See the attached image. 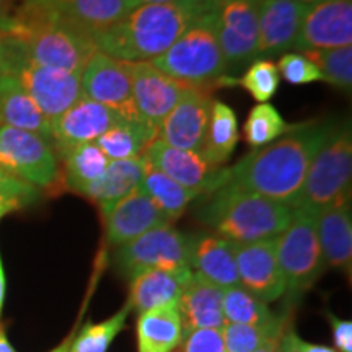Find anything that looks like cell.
<instances>
[{
	"label": "cell",
	"mask_w": 352,
	"mask_h": 352,
	"mask_svg": "<svg viewBox=\"0 0 352 352\" xmlns=\"http://www.w3.org/2000/svg\"><path fill=\"white\" fill-rule=\"evenodd\" d=\"M333 121L297 124L283 139L259 147L226 171V183L256 192L294 209L315 153L328 138Z\"/></svg>",
	"instance_id": "6da1fadb"
},
{
	"label": "cell",
	"mask_w": 352,
	"mask_h": 352,
	"mask_svg": "<svg viewBox=\"0 0 352 352\" xmlns=\"http://www.w3.org/2000/svg\"><path fill=\"white\" fill-rule=\"evenodd\" d=\"M219 0H175L134 7L109 28L91 33L96 50L127 63H151L162 56Z\"/></svg>",
	"instance_id": "7a4b0ae2"
},
{
	"label": "cell",
	"mask_w": 352,
	"mask_h": 352,
	"mask_svg": "<svg viewBox=\"0 0 352 352\" xmlns=\"http://www.w3.org/2000/svg\"><path fill=\"white\" fill-rule=\"evenodd\" d=\"M0 32L20 39L33 63L82 74L96 46L90 33L36 3L23 2L15 15L6 16Z\"/></svg>",
	"instance_id": "3957f363"
},
{
	"label": "cell",
	"mask_w": 352,
	"mask_h": 352,
	"mask_svg": "<svg viewBox=\"0 0 352 352\" xmlns=\"http://www.w3.org/2000/svg\"><path fill=\"white\" fill-rule=\"evenodd\" d=\"M206 196L197 220L235 245L276 239L292 219L287 206L232 184H222Z\"/></svg>",
	"instance_id": "277c9868"
},
{
	"label": "cell",
	"mask_w": 352,
	"mask_h": 352,
	"mask_svg": "<svg viewBox=\"0 0 352 352\" xmlns=\"http://www.w3.org/2000/svg\"><path fill=\"white\" fill-rule=\"evenodd\" d=\"M151 64L191 87L212 90L220 85V80L227 77V67L219 43L217 8L199 16Z\"/></svg>",
	"instance_id": "5b68a950"
},
{
	"label": "cell",
	"mask_w": 352,
	"mask_h": 352,
	"mask_svg": "<svg viewBox=\"0 0 352 352\" xmlns=\"http://www.w3.org/2000/svg\"><path fill=\"white\" fill-rule=\"evenodd\" d=\"M352 127L351 121H334L331 132L321 144L308 166L305 182L294 209L316 214L336 202L351 199Z\"/></svg>",
	"instance_id": "8992f818"
},
{
	"label": "cell",
	"mask_w": 352,
	"mask_h": 352,
	"mask_svg": "<svg viewBox=\"0 0 352 352\" xmlns=\"http://www.w3.org/2000/svg\"><path fill=\"white\" fill-rule=\"evenodd\" d=\"M0 74L16 78L51 124L82 96L80 74L33 63L19 41L0 50Z\"/></svg>",
	"instance_id": "52a82bcc"
},
{
	"label": "cell",
	"mask_w": 352,
	"mask_h": 352,
	"mask_svg": "<svg viewBox=\"0 0 352 352\" xmlns=\"http://www.w3.org/2000/svg\"><path fill=\"white\" fill-rule=\"evenodd\" d=\"M276 256L285 280V294L300 297L314 287L324 271L315 214L292 209V219L276 239Z\"/></svg>",
	"instance_id": "ba28073f"
},
{
	"label": "cell",
	"mask_w": 352,
	"mask_h": 352,
	"mask_svg": "<svg viewBox=\"0 0 352 352\" xmlns=\"http://www.w3.org/2000/svg\"><path fill=\"white\" fill-rule=\"evenodd\" d=\"M192 236L168 226L145 232L114 253V266L126 277L147 270L186 272L191 270Z\"/></svg>",
	"instance_id": "9c48e42d"
},
{
	"label": "cell",
	"mask_w": 352,
	"mask_h": 352,
	"mask_svg": "<svg viewBox=\"0 0 352 352\" xmlns=\"http://www.w3.org/2000/svg\"><path fill=\"white\" fill-rule=\"evenodd\" d=\"M0 168L39 191L63 186L60 164L52 144L33 132L0 127Z\"/></svg>",
	"instance_id": "30bf717a"
},
{
	"label": "cell",
	"mask_w": 352,
	"mask_h": 352,
	"mask_svg": "<svg viewBox=\"0 0 352 352\" xmlns=\"http://www.w3.org/2000/svg\"><path fill=\"white\" fill-rule=\"evenodd\" d=\"M219 43L227 77L256 60L258 0H219Z\"/></svg>",
	"instance_id": "8fae6325"
},
{
	"label": "cell",
	"mask_w": 352,
	"mask_h": 352,
	"mask_svg": "<svg viewBox=\"0 0 352 352\" xmlns=\"http://www.w3.org/2000/svg\"><path fill=\"white\" fill-rule=\"evenodd\" d=\"M80 88L83 96L114 109L121 116L138 118L127 60L96 51L82 70Z\"/></svg>",
	"instance_id": "7c38bea8"
},
{
	"label": "cell",
	"mask_w": 352,
	"mask_h": 352,
	"mask_svg": "<svg viewBox=\"0 0 352 352\" xmlns=\"http://www.w3.org/2000/svg\"><path fill=\"white\" fill-rule=\"evenodd\" d=\"M129 69L135 114L140 121L158 131L191 85L166 76L151 63H129Z\"/></svg>",
	"instance_id": "4fadbf2b"
},
{
	"label": "cell",
	"mask_w": 352,
	"mask_h": 352,
	"mask_svg": "<svg viewBox=\"0 0 352 352\" xmlns=\"http://www.w3.org/2000/svg\"><path fill=\"white\" fill-rule=\"evenodd\" d=\"M144 157L158 171L199 196L209 195L226 183L227 168L210 165L201 153L171 147L160 139L153 140Z\"/></svg>",
	"instance_id": "5bb4252c"
},
{
	"label": "cell",
	"mask_w": 352,
	"mask_h": 352,
	"mask_svg": "<svg viewBox=\"0 0 352 352\" xmlns=\"http://www.w3.org/2000/svg\"><path fill=\"white\" fill-rule=\"evenodd\" d=\"M212 103L210 90L189 87L158 127L157 139L171 147L199 153L208 132Z\"/></svg>",
	"instance_id": "9a60e30c"
},
{
	"label": "cell",
	"mask_w": 352,
	"mask_h": 352,
	"mask_svg": "<svg viewBox=\"0 0 352 352\" xmlns=\"http://www.w3.org/2000/svg\"><path fill=\"white\" fill-rule=\"evenodd\" d=\"M352 44V0H320L303 15L296 50H333Z\"/></svg>",
	"instance_id": "2e32d148"
},
{
	"label": "cell",
	"mask_w": 352,
	"mask_h": 352,
	"mask_svg": "<svg viewBox=\"0 0 352 352\" xmlns=\"http://www.w3.org/2000/svg\"><path fill=\"white\" fill-rule=\"evenodd\" d=\"M240 285L264 303L285 296V280L276 256L274 239L235 245Z\"/></svg>",
	"instance_id": "e0dca14e"
},
{
	"label": "cell",
	"mask_w": 352,
	"mask_h": 352,
	"mask_svg": "<svg viewBox=\"0 0 352 352\" xmlns=\"http://www.w3.org/2000/svg\"><path fill=\"white\" fill-rule=\"evenodd\" d=\"M101 209L107 240L111 246L129 243L152 228L171 223L140 188Z\"/></svg>",
	"instance_id": "ac0fdd59"
},
{
	"label": "cell",
	"mask_w": 352,
	"mask_h": 352,
	"mask_svg": "<svg viewBox=\"0 0 352 352\" xmlns=\"http://www.w3.org/2000/svg\"><path fill=\"white\" fill-rule=\"evenodd\" d=\"M121 116L114 109L80 96L51 124V144L56 155L76 145L96 142Z\"/></svg>",
	"instance_id": "d6986e66"
},
{
	"label": "cell",
	"mask_w": 352,
	"mask_h": 352,
	"mask_svg": "<svg viewBox=\"0 0 352 352\" xmlns=\"http://www.w3.org/2000/svg\"><path fill=\"white\" fill-rule=\"evenodd\" d=\"M308 6L292 0H258V59L296 50Z\"/></svg>",
	"instance_id": "ffe728a7"
},
{
	"label": "cell",
	"mask_w": 352,
	"mask_h": 352,
	"mask_svg": "<svg viewBox=\"0 0 352 352\" xmlns=\"http://www.w3.org/2000/svg\"><path fill=\"white\" fill-rule=\"evenodd\" d=\"M316 233L324 264L351 274L352 214L351 199L336 202L315 214Z\"/></svg>",
	"instance_id": "44dd1931"
},
{
	"label": "cell",
	"mask_w": 352,
	"mask_h": 352,
	"mask_svg": "<svg viewBox=\"0 0 352 352\" xmlns=\"http://www.w3.org/2000/svg\"><path fill=\"white\" fill-rule=\"evenodd\" d=\"M222 296L223 289L192 272L178 300L183 334L201 328H222L226 324Z\"/></svg>",
	"instance_id": "7402d4cb"
},
{
	"label": "cell",
	"mask_w": 352,
	"mask_h": 352,
	"mask_svg": "<svg viewBox=\"0 0 352 352\" xmlns=\"http://www.w3.org/2000/svg\"><path fill=\"white\" fill-rule=\"evenodd\" d=\"M54 12L87 33L109 28L132 10L129 0H25Z\"/></svg>",
	"instance_id": "603a6c76"
},
{
	"label": "cell",
	"mask_w": 352,
	"mask_h": 352,
	"mask_svg": "<svg viewBox=\"0 0 352 352\" xmlns=\"http://www.w3.org/2000/svg\"><path fill=\"white\" fill-rule=\"evenodd\" d=\"M191 270L220 289L240 285L235 243L219 235L192 236Z\"/></svg>",
	"instance_id": "cb8c5ba5"
},
{
	"label": "cell",
	"mask_w": 352,
	"mask_h": 352,
	"mask_svg": "<svg viewBox=\"0 0 352 352\" xmlns=\"http://www.w3.org/2000/svg\"><path fill=\"white\" fill-rule=\"evenodd\" d=\"M192 271L170 272L162 270H147L131 277L129 305L131 311L144 314L153 308L178 302L184 285L191 277Z\"/></svg>",
	"instance_id": "d4e9b609"
},
{
	"label": "cell",
	"mask_w": 352,
	"mask_h": 352,
	"mask_svg": "<svg viewBox=\"0 0 352 352\" xmlns=\"http://www.w3.org/2000/svg\"><path fill=\"white\" fill-rule=\"evenodd\" d=\"M0 127L33 132L51 142V121L10 76H0Z\"/></svg>",
	"instance_id": "484cf974"
},
{
	"label": "cell",
	"mask_w": 352,
	"mask_h": 352,
	"mask_svg": "<svg viewBox=\"0 0 352 352\" xmlns=\"http://www.w3.org/2000/svg\"><path fill=\"white\" fill-rule=\"evenodd\" d=\"M135 333L139 352H173L183 340L178 302L140 314Z\"/></svg>",
	"instance_id": "4316f807"
},
{
	"label": "cell",
	"mask_w": 352,
	"mask_h": 352,
	"mask_svg": "<svg viewBox=\"0 0 352 352\" xmlns=\"http://www.w3.org/2000/svg\"><path fill=\"white\" fill-rule=\"evenodd\" d=\"M144 155L129 158V160H111L104 173L96 182L83 186L77 195L96 202L100 208H104L139 188L144 176Z\"/></svg>",
	"instance_id": "83f0119b"
},
{
	"label": "cell",
	"mask_w": 352,
	"mask_h": 352,
	"mask_svg": "<svg viewBox=\"0 0 352 352\" xmlns=\"http://www.w3.org/2000/svg\"><path fill=\"white\" fill-rule=\"evenodd\" d=\"M157 138L158 131L139 118H120L95 144L109 160H129L142 157Z\"/></svg>",
	"instance_id": "f1b7e54d"
},
{
	"label": "cell",
	"mask_w": 352,
	"mask_h": 352,
	"mask_svg": "<svg viewBox=\"0 0 352 352\" xmlns=\"http://www.w3.org/2000/svg\"><path fill=\"white\" fill-rule=\"evenodd\" d=\"M239 140L240 131L235 111L223 101L214 100L208 132L199 153L210 165L223 166L230 160Z\"/></svg>",
	"instance_id": "f546056e"
},
{
	"label": "cell",
	"mask_w": 352,
	"mask_h": 352,
	"mask_svg": "<svg viewBox=\"0 0 352 352\" xmlns=\"http://www.w3.org/2000/svg\"><path fill=\"white\" fill-rule=\"evenodd\" d=\"M57 158L59 164H63V186L76 195L83 186L96 182L111 162L95 142L76 145L60 152Z\"/></svg>",
	"instance_id": "4dcf8cb0"
},
{
	"label": "cell",
	"mask_w": 352,
	"mask_h": 352,
	"mask_svg": "<svg viewBox=\"0 0 352 352\" xmlns=\"http://www.w3.org/2000/svg\"><path fill=\"white\" fill-rule=\"evenodd\" d=\"M145 158V157H144ZM139 188L153 201V204L164 212V215L170 222H175L184 214L188 206L191 204L199 195L191 189L182 186L166 176L162 171H158L155 166H152L145 158V168L142 182Z\"/></svg>",
	"instance_id": "1f68e13d"
},
{
	"label": "cell",
	"mask_w": 352,
	"mask_h": 352,
	"mask_svg": "<svg viewBox=\"0 0 352 352\" xmlns=\"http://www.w3.org/2000/svg\"><path fill=\"white\" fill-rule=\"evenodd\" d=\"M296 126L289 124L271 103H259L250 109L243 126V135L250 147L259 148L283 138Z\"/></svg>",
	"instance_id": "d6a6232c"
},
{
	"label": "cell",
	"mask_w": 352,
	"mask_h": 352,
	"mask_svg": "<svg viewBox=\"0 0 352 352\" xmlns=\"http://www.w3.org/2000/svg\"><path fill=\"white\" fill-rule=\"evenodd\" d=\"M222 310L226 323L235 324H264L277 318L267 307V303L259 300L241 285L223 289Z\"/></svg>",
	"instance_id": "836d02e7"
},
{
	"label": "cell",
	"mask_w": 352,
	"mask_h": 352,
	"mask_svg": "<svg viewBox=\"0 0 352 352\" xmlns=\"http://www.w3.org/2000/svg\"><path fill=\"white\" fill-rule=\"evenodd\" d=\"M287 324L284 315H277L274 321L264 324L226 323L222 327L223 349L226 352H254L272 334L285 331Z\"/></svg>",
	"instance_id": "e575fe53"
},
{
	"label": "cell",
	"mask_w": 352,
	"mask_h": 352,
	"mask_svg": "<svg viewBox=\"0 0 352 352\" xmlns=\"http://www.w3.org/2000/svg\"><path fill=\"white\" fill-rule=\"evenodd\" d=\"M303 56L316 65L324 82H328L334 88H340L342 91H351L352 46L303 51Z\"/></svg>",
	"instance_id": "d590c367"
},
{
	"label": "cell",
	"mask_w": 352,
	"mask_h": 352,
	"mask_svg": "<svg viewBox=\"0 0 352 352\" xmlns=\"http://www.w3.org/2000/svg\"><path fill=\"white\" fill-rule=\"evenodd\" d=\"M129 314L131 308L126 303V307H122L108 320L100 321V323H87L69 346V352H107L114 338L126 327Z\"/></svg>",
	"instance_id": "8d00e7d4"
},
{
	"label": "cell",
	"mask_w": 352,
	"mask_h": 352,
	"mask_svg": "<svg viewBox=\"0 0 352 352\" xmlns=\"http://www.w3.org/2000/svg\"><path fill=\"white\" fill-rule=\"evenodd\" d=\"M222 83H227V85L239 83L240 87H243L259 103H270V100L276 95L277 88H279L280 76L279 70H277V65L272 60L258 59L248 65L243 77H223L220 80V85Z\"/></svg>",
	"instance_id": "74e56055"
},
{
	"label": "cell",
	"mask_w": 352,
	"mask_h": 352,
	"mask_svg": "<svg viewBox=\"0 0 352 352\" xmlns=\"http://www.w3.org/2000/svg\"><path fill=\"white\" fill-rule=\"evenodd\" d=\"M277 70H279V76H283L284 80L292 85H307V83L323 80L316 65L297 52H287L280 56Z\"/></svg>",
	"instance_id": "f35d334b"
},
{
	"label": "cell",
	"mask_w": 352,
	"mask_h": 352,
	"mask_svg": "<svg viewBox=\"0 0 352 352\" xmlns=\"http://www.w3.org/2000/svg\"><path fill=\"white\" fill-rule=\"evenodd\" d=\"M179 352H226L222 328H201L183 334Z\"/></svg>",
	"instance_id": "ab89813d"
},
{
	"label": "cell",
	"mask_w": 352,
	"mask_h": 352,
	"mask_svg": "<svg viewBox=\"0 0 352 352\" xmlns=\"http://www.w3.org/2000/svg\"><path fill=\"white\" fill-rule=\"evenodd\" d=\"M38 197L39 189L0 168V201L15 202L21 208H26V206L33 204Z\"/></svg>",
	"instance_id": "60d3db41"
},
{
	"label": "cell",
	"mask_w": 352,
	"mask_h": 352,
	"mask_svg": "<svg viewBox=\"0 0 352 352\" xmlns=\"http://www.w3.org/2000/svg\"><path fill=\"white\" fill-rule=\"evenodd\" d=\"M327 318L331 329L333 344L336 352H352V321L327 311Z\"/></svg>",
	"instance_id": "b9f144b4"
},
{
	"label": "cell",
	"mask_w": 352,
	"mask_h": 352,
	"mask_svg": "<svg viewBox=\"0 0 352 352\" xmlns=\"http://www.w3.org/2000/svg\"><path fill=\"white\" fill-rule=\"evenodd\" d=\"M289 331H290V338H292L294 346L297 347L298 352H336V351L333 349V347L321 346V344H314V342L303 341L294 328H289Z\"/></svg>",
	"instance_id": "7bdbcfd3"
},
{
	"label": "cell",
	"mask_w": 352,
	"mask_h": 352,
	"mask_svg": "<svg viewBox=\"0 0 352 352\" xmlns=\"http://www.w3.org/2000/svg\"><path fill=\"white\" fill-rule=\"evenodd\" d=\"M284 333H277V334H272L271 338H267L266 341L263 342L261 346L258 347L254 352H279V346H280V341H283V336Z\"/></svg>",
	"instance_id": "ee69618b"
},
{
	"label": "cell",
	"mask_w": 352,
	"mask_h": 352,
	"mask_svg": "<svg viewBox=\"0 0 352 352\" xmlns=\"http://www.w3.org/2000/svg\"><path fill=\"white\" fill-rule=\"evenodd\" d=\"M6 297H7V277H6V270H3L2 254H0V316H2L3 305H6Z\"/></svg>",
	"instance_id": "f6af8a7d"
},
{
	"label": "cell",
	"mask_w": 352,
	"mask_h": 352,
	"mask_svg": "<svg viewBox=\"0 0 352 352\" xmlns=\"http://www.w3.org/2000/svg\"><path fill=\"white\" fill-rule=\"evenodd\" d=\"M279 352H298V351H297V347L294 346L292 338H290V331H289V328L285 329V333H284V336H283V341H280Z\"/></svg>",
	"instance_id": "bcb514c9"
},
{
	"label": "cell",
	"mask_w": 352,
	"mask_h": 352,
	"mask_svg": "<svg viewBox=\"0 0 352 352\" xmlns=\"http://www.w3.org/2000/svg\"><path fill=\"white\" fill-rule=\"evenodd\" d=\"M23 209L21 206L15 204V202H6V201H0V219L6 217V215L15 212V210Z\"/></svg>",
	"instance_id": "7dc6e473"
},
{
	"label": "cell",
	"mask_w": 352,
	"mask_h": 352,
	"mask_svg": "<svg viewBox=\"0 0 352 352\" xmlns=\"http://www.w3.org/2000/svg\"><path fill=\"white\" fill-rule=\"evenodd\" d=\"M0 352H16L15 347L12 346L10 340H8L6 329L0 328Z\"/></svg>",
	"instance_id": "c3c4849f"
},
{
	"label": "cell",
	"mask_w": 352,
	"mask_h": 352,
	"mask_svg": "<svg viewBox=\"0 0 352 352\" xmlns=\"http://www.w3.org/2000/svg\"><path fill=\"white\" fill-rule=\"evenodd\" d=\"M166 2H175V0H129L132 8L145 6V3H166Z\"/></svg>",
	"instance_id": "681fc988"
},
{
	"label": "cell",
	"mask_w": 352,
	"mask_h": 352,
	"mask_svg": "<svg viewBox=\"0 0 352 352\" xmlns=\"http://www.w3.org/2000/svg\"><path fill=\"white\" fill-rule=\"evenodd\" d=\"M51 352H69V346L67 344H63V346L56 347V349H52Z\"/></svg>",
	"instance_id": "f907efd6"
},
{
	"label": "cell",
	"mask_w": 352,
	"mask_h": 352,
	"mask_svg": "<svg viewBox=\"0 0 352 352\" xmlns=\"http://www.w3.org/2000/svg\"><path fill=\"white\" fill-rule=\"evenodd\" d=\"M292 2H298V3H305V6H311V3L320 2V0H292Z\"/></svg>",
	"instance_id": "816d5d0a"
},
{
	"label": "cell",
	"mask_w": 352,
	"mask_h": 352,
	"mask_svg": "<svg viewBox=\"0 0 352 352\" xmlns=\"http://www.w3.org/2000/svg\"><path fill=\"white\" fill-rule=\"evenodd\" d=\"M6 13H3V10H2V0H0V26H2V23H3V20H6Z\"/></svg>",
	"instance_id": "f5cc1de1"
}]
</instances>
